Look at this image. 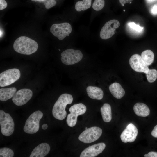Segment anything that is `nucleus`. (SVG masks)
Masks as SVG:
<instances>
[{
    "instance_id": "nucleus-1",
    "label": "nucleus",
    "mask_w": 157,
    "mask_h": 157,
    "mask_svg": "<svg viewBox=\"0 0 157 157\" xmlns=\"http://www.w3.org/2000/svg\"><path fill=\"white\" fill-rule=\"evenodd\" d=\"M13 47L14 50L19 53L29 55L37 51L38 45L35 41L30 38L21 36L15 41Z\"/></svg>"
},
{
    "instance_id": "nucleus-2",
    "label": "nucleus",
    "mask_w": 157,
    "mask_h": 157,
    "mask_svg": "<svg viewBox=\"0 0 157 157\" xmlns=\"http://www.w3.org/2000/svg\"><path fill=\"white\" fill-rule=\"evenodd\" d=\"M73 100L72 95L64 93L61 94L55 103L52 109V114L56 119L62 120L66 116L65 108L67 105L71 104Z\"/></svg>"
},
{
    "instance_id": "nucleus-3",
    "label": "nucleus",
    "mask_w": 157,
    "mask_h": 157,
    "mask_svg": "<svg viewBox=\"0 0 157 157\" xmlns=\"http://www.w3.org/2000/svg\"><path fill=\"white\" fill-rule=\"evenodd\" d=\"M74 31L71 23L65 22L53 24L50 28V32L55 37L62 40L67 37L72 35Z\"/></svg>"
},
{
    "instance_id": "nucleus-4",
    "label": "nucleus",
    "mask_w": 157,
    "mask_h": 157,
    "mask_svg": "<svg viewBox=\"0 0 157 157\" xmlns=\"http://www.w3.org/2000/svg\"><path fill=\"white\" fill-rule=\"evenodd\" d=\"M43 116V113L39 110L32 113L25 122L23 129L24 131L26 133L30 134L37 132L39 128L40 120Z\"/></svg>"
},
{
    "instance_id": "nucleus-5",
    "label": "nucleus",
    "mask_w": 157,
    "mask_h": 157,
    "mask_svg": "<svg viewBox=\"0 0 157 157\" xmlns=\"http://www.w3.org/2000/svg\"><path fill=\"white\" fill-rule=\"evenodd\" d=\"M0 124L2 134L8 136L14 132L15 124L14 121L10 115L3 110H0Z\"/></svg>"
},
{
    "instance_id": "nucleus-6",
    "label": "nucleus",
    "mask_w": 157,
    "mask_h": 157,
    "mask_svg": "<svg viewBox=\"0 0 157 157\" xmlns=\"http://www.w3.org/2000/svg\"><path fill=\"white\" fill-rule=\"evenodd\" d=\"M61 56V60L63 64L71 65L80 61L83 58V54L79 50L69 49L63 51Z\"/></svg>"
},
{
    "instance_id": "nucleus-7",
    "label": "nucleus",
    "mask_w": 157,
    "mask_h": 157,
    "mask_svg": "<svg viewBox=\"0 0 157 157\" xmlns=\"http://www.w3.org/2000/svg\"><path fill=\"white\" fill-rule=\"evenodd\" d=\"M102 130L100 128L93 126L85 129L79 135V140L85 143H90L98 140L101 135Z\"/></svg>"
},
{
    "instance_id": "nucleus-8",
    "label": "nucleus",
    "mask_w": 157,
    "mask_h": 157,
    "mask_svg": "<svg viewBox=\"0 0 157 157\" xmlns=\"http://www.w3.org/2000/svg\"><path fill=\"white\" fill-rule=\"evenodd\" d=\"M19 70L13 68L5 71L0 74V86L3 87L9 85L17 80L20 77Z\"/></svg>"
},
{
    "instance_id": "nucleus-9",
    "label": "nucleus",
    "mask_w": 157,
    "mask_h": 157,
    "mask_svg": "<svg viewBox=\"0 0 157 157\" xmlns=\"http://www.w3.org/2000/svg\"><path fill=\"white\" fill-rule=\"evenodd\" d=\"M86 109V106L81 103L71 106L69 110L70 113L68 115L66 119L68 126L71 127L75 126L77 122V117L85 113Z\"/></svg>"
},
{
    "instance_id": "nucleus-10",
    "label": "nucleus",
    "mask_w": 157,
    "mask_h": 157,
    "mask_svg": "<svg viewBox=\"0 0 157 157\" xmlns=\"http://www.w3.org/2000/svg\"><path fill=\"white\" fill-rule=\"evenodd\" d=\"M120 25L119 22L116 19L110 20L106 22L102 27L99 36L102 39L107 40L112 37L115 33L116 29Z\"/></svg>"
},
{
    "instance_id": "nucleus-11",
    "label": "nucleus",
    "mask_w": 157,
    "mask_h": 157,
    "mask_svg": "<svg viewBox=\"0 0 157 157\" xmlns=\"http://www.w3.org/2000/svg\"><path fill=\"white\" fill-rule=\"evenodd\" d=\"M33 92L30 89L24 88L17 92L13 96L12 100L15 105L18 106L25 104L31 98Z\"/></svg>"
},
{
    "instance_id": "nucleus-12",
    "label": "nucleus",
    "mask_w": 157,
    "mask_h": 157,
    "mask_svg": "<svg viewBox=\"0 0 157 157\" xmlns=\"http://www.w3.org/2000/svg\"><path fill=\"white\" fill-rule=\"evenodd\" d=\"M129 63L132 68L137 72H144L146 74L149 70L141 56L139 54L132 55L129 59Z\"/></svg>"
},
{
    "instance_id": "nucleus-13",
    "label": "nucleus",
    "mask_w": 157,
    "mask_h": 157,
    "mask_svg": "<svg viewBox=\"0 0 157 157\" xmlns=\"http://www.w3.org/2000/svg\"><path fill=\"white\" fill-rule=\"evenodd\" d=\"M138 133L137 127L133 124L130 123L121 133L120 138L124 143L132 142L136 139Z\"/></svg>"
},
{
    "instance_id": "nucleus-14",
    "label": "nucleus",
    "mask_w": 157,
    "mask_h": 157,
    "mask_svg": "<svg viewBox=\"0 0 157 157\" xmlns=\"http://www.w3.org/2000/svg\"><path fill=\"white\" fill-rule=\"evenodd\" d=\"M106 147L105 143H98L85 148L81 154L80 157H94L101 153Z\"/></svg>"
},
{
    "instance_id": "nucleus-15",
    "label": "nucleus",
    "mask_w": 157,
    "mask_h": 157,
    "mask_svg": "<svg viewBox=\"0 0 157 157\" xmlns=\"http://www.w3.org/2000/svg\"><path fill=\"white\" fill-rule=\"evenodd\" d=\"M50 147L46 143H41L35 147L31 152L30 157H44L49 152Z\"/></svg>"
},
{
    "instance_id": "nucleus-16",
    "label": "nucleus",
    "mask_w": 157,
    "mask_h": 157,
    "mask_svg": "<svg viewBox=\"0 0 157 157\" xmlns=\"http://www.w3.org/2000/svg\"><path fill=\"white\" fill-rule=\"evenodd\" d=\"M92 0H78L74 4V12L78 14L83 13L92 7Z\"/></svg>"
},
{
    "instance_id": "nucleus-17",
    "label": "nucleus",
    "mask_w": 157,
    "mask_h": 157,
    "mask_svg": "<svg viewBox=\"0 0 157 157\" xmlns=\"http://www.w3.org/2000/svg\"><path fill=\"white\" fill-rule=\"evenodd\" d=\"M86 91L88 96L92 99L100 100L103 98V91L99 87L89 86L87 88Z\"/></svg>"
},
{
    "instance_id": "nucleus-18",
    "label": "nucleus",
    "mask_w": 157,
    "mask_h": 157,
    "mask_svg": "<svg viewBox=\"0 0 157 157\" xmlns=\"http://www.w3.org/2000/svg\"><path fill=\"white\" fill-rule=\"evenodd\" d=\"M109 90L112 95L117 99L122 98L125 94V91L121 85L115 82L110 85L109 87Z\"/></svg>"
},
{
    "instance_id": "nucleus-19",
    "label": "nucleus",
    "mask_w": 157,
    "mask_h": 157,
    "mask_svg": "<svg viewBox=\"0 0 157 157\" xmlns=\"http://www.w3.org/2000/svg\"><path fill=\"white\" fill-rule=\"evenodd\" d=\"M133 110L135 114L138 116L146 117L149 115L150 110L149 107L145 104L137 103L133 106Z\"/></svg>"
},
{
    "instance_id": "nucleus-20",
    "label": "nucleus",
    "mask_w": 157,
    "mask_h": 157,
    "mask_svg": "<svg viewBox=\"0 0 157 157\" xmlns=\"http://www.w3.org/2000/svg\"><path fill=\"white\" fill-rule=\"evenodd\" d=\"M17 89L15 87L0 89V100L6 101L13 97Z\"/></svg>"
},
{
    "instance_id": "nucleus-21",
    "label": "nucleus",
    "mask_w": 157,
    "mask_h": 157,
    "mask_svg": "<svg viewBox=\"0 0 157 157\" xmlns=\"http://www.w3.org/2000/svg\"><path fill=\"white\" fill-rule=\"evenodd\" d=\"M103 121L106 122H110L112 119L111 107L108 103L104 104L100 109Z\"/></svg>"
},
{
    "instance_id": "nucleus-22",
    "label": "nucleus",
    "mask_w": 157,
    "mask_h": 157,
    "mask_svg": "<svg viewBox=\"0 0 157 157\" xmlns=\"http://www.w3.org/2000/svg\"><path fill=\"white\" fill-rule=\"evenodd\" d=\"M141 56L147 66L151 65L154 60V53L151 50H147L144 51L142 53Z\"/></svg>"
},
{
    "instance_id": "nucleus-23",
    "label": "nucleus",
    "mask_w": 157,
    "mask_h": 157,
    "mask_svg": "<svg viewBox=\"0 0 157 157\" xmlns=\"http://www.w3.org/2000/svg\"><path fill=\"white\" fill-rule=\"evenodd\" d=\"M105 4V0H94L92 6V14H95L96 12L101 10L104 8Z\"/></svg>"
},
{
    "instance_id": "nucleus-24",
    "label": "nucleus",
    "mask_w": 157,
    "mask_h": 157,
    "mask_svg": "<svg viewBox=\"0 0 157 157\" xmlns=\"http://www.w3.org/2000/svg\"><path fill=\"white\" fill-rule=\"evenodd\" d=\"M146 77L149 82H154L157 78V70L155 69H149L146 74Z\"/></svg>"
},
{
    "instance_id": "nucleus-25",
    "label": "nucleus",
    "mask_w": 157,
    "mask_h": 157,
    "mask_svg": "<svg viewBox=\"0 0 157 157\" xmlns=\"http://www.w3.org/2000/svg\"><path fill=\"white\" fill-rule=\"evenodd\" d=\"M14 154L13 151L10 148L3 147L0 149V157H13Z\"/></svg>"
},
{
    "instance_id": "nucleus-26",
    "label": "nucleus",
    "mask_w": 157,
    "mask_h": 157,
    "mask_svg": "<svg viewBox=\"0 0 157 157\" xmlns=\"http://www.w3.org/2000/svg\"><path fill=\"white\" fill-rule=\"evenodd\" d=\"M57 0H44V4L46 9H48L54 6L57 3Z\"/></svg>"
},
{
    "instance_id": "nucleus-27",
    "label": "nucleus",
    "mask_w": 157,
    "mask_h": 157,
    "mask_svg": "<svg viewBox=\"0 0 157 157\" xmlns=\"http://www.w3.org/2000/svg\"><path fill=\"white\" fill-rule=\"evenodd\" d=\"M128 24L131 28L138 32H141L144 28V27L140 26L133 22H130Z\"/></svg>"
},
{
    "instance_id": "nucleus-28",
    "label": "nucleus",
    "mask_w": 157,
    "mask_h": 157,
    "mask_svg": "<svg viewBox=\"0 0 157 157\" xmlns=\"http://www.w3.org/2000/svg\"><path fill=\"white\" fill-rule=\"evenodd\" d=\"M7 3L5 0H0V10H3L6 8Z\"/></svg>"
},
{
    "instance_id": "nucleus-29",
    "label": "nucleus",
    "mask_w": 157,
    "mask_h": 157,
    "mask_svg": "<svg viewBox=\"0 0 157 157\" xmlns=\"http://www.w3.org/2000/svg\"><path fill=\"white\" fill-rule=\"evenodd\" d=\"M145 157H157V152L151 151L147 154H145Z\"/></svg>"
},
{
    "instance_id": "nucleus-30",
    "label": "nucleus",
    "mask_w": 157,
    "mask_h": 157,
    "mask_svg": "<svg viewBox=\"0 0 157 157\" xmlns=\"http://www.w3.org/2000/svg\"><path fill=\"white\" fill-rule=\"evenodd\" d=\"M151 12L153 15H157V4H155L152 7Z\"/></svg>"
},
{
    "instance_id": "nucleus-31",
    "label": "nucleus",
    "mask_w": 157,
    "mask_h": 157,
    "mask_svg": "<svg viewBox=\"0 0 157 157\" xmlns=\"http://www.w3.org/2000/svg\"><path fill=\"white\" fill-rule=\"evenodd\" d=\"M151 134L153 137L157 138V125L154 127L153 130L151 131Z\"/></svg>"
},
{
    "instance_id": "nucleus-32",
    "label": "nucleus",
    "mask_w": 157,
    "mask_h": 157,
    "mask_svg": "<svg viewBox=\"0 0 157 157\" xmlns=\"http://www.w3.org/2000/svg\"><path fill=\"white\" fill-rule=\"evenodd\" d=\"M133 0H119L120 3L122 4H126L132 1Z\"/></svg>"
},
{
    "instance_id": "nucleus-33",
    "label": "nucleus",
    "mask_w": 157,
    "mask_h": 157,
    "mask_svg": "<svg viewBox=\"0 0 157 157\" xmlns=\"http://www.w3.org/2000/svg\"><path fill=\"white\" fill-rule=\"evenodd\" d=\"M48 127V125L45 124H44L42 126V128L43 130L46 129Z\"/></svg>"
},
{
    "instance_id": "nucleus-34",
    "label": "nucleus",
    "mask_w": 157,
    "mask_h": 157,
    "mask_svg": "<svg viewBox=\"0 0 157 157\" xmlns=\"http://www.w3.org/2000/svg\"><path fill=\"white\" fill-rule=\"evenodd\" d=\"M31 1L34 2H44V0H31Z\"/></svg>"
},
{
    "instance_id": "nucleus-35",
    "label": "nucleus",
    "mask_w": 157,
    "mask_h": 157,
    "mask_svg": "<svg viewBox=\"0 0 157 157\" xmlns=\"http://www.w3.org/2000/svg\"><path fill=\"white\" fill-rule=\"evenodd\" d=\"M124 4H121V6H124Z\"/></svg>"
},
{
    "instance_id": "nucleus-36",
    "label": "nucleus",
    "mask_w": 157,
    "mask_h": 157,
    "mask_svg": "<svg viewBox=\"0 0 157 157\" xmlns=\"http://www.w3.org/2000/svg\"><path fill=\"white\" fill-rule=\"evenodd\" d=\"M149 1H154V0H147Z\"/></svg>"
},
{
    "instance_id": "nucleus-37",
    "label": "nucleus",
    "mask_w": 157,
    "mask_h": 157,
    "mask_svg": "<svg viewBox=\"0 0 157 157\" xmlns=\"http://www.w3.org/2000/svg\"><path fill=\"white\" fill-rule=\"evenodd\" d=\"M131 3H132V1L130 2H129V3L130 4H131Z\"/></svg>"
},
{
    "instance_id": "nucleus-38",
    "label": "nucleus",
    "mask_w": 157,
    "mask_h": 157,
    "mask_svg": "<svg viewBox=\"0 0 157 157\" xmlns=\"http://www.w3.org/2000/svg\"><path fill=\"white\" fill-rule=\"evenodd\" d=\"M123 11H124V12H125V10H124H124Z\"/></svg>"
},
{
    "instance_id": "nucleus-39",
    "label": "nucleus",
    "mask_w": 157,
    "mask_h": 157,
    "mask_svg": "<svg viewBox=\"0 0 157 157\" xmlns=\"http://www.w3.org/2000/svg\"><path fill=\"white\" fill-rule=\"evenodd\" d=\"M87 128H87V127H86L85 128V129H87Z\"/></svg>"
}]
</instances>
